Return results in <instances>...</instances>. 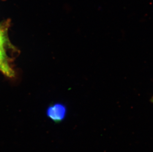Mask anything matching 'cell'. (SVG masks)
<instances>
[{
  "label": "cell",
  "mask_w": 153,
  "mask_h": 152,
  "mask_svg": "<svg viewBox=\"0 0 153 152\" xmlns=\"http://www.w3.org/2000/svg\"><path fill=\"white\" fill-rule=\"evenodd\" d=\"M67 108L61 103H56L49 107L47 114L48 117L56 123H59L65 119L67 115Z\"/></svg>",
  "instance_id": "cell-1"
},
{
  "label": "cell",
  "mask_w": 153,
  "mask_h": 152,
  "mask_svg": "<svg viewBox=\"0 0 153 152\" xmlns=\"http://www.w3.org/2000/svg\"><path fill=\"white\" fill-rule=\"evenodd\" d=\"M0 71L8 77L15 76V72L9 65L4 49H0Z\"/></svg>",
  "instance_id": "cell-2"
},
{
  "label": "cell",
  "mask_w": 153,
  "mask_h": 152,
  "mask_svg": "<svg viewBox=\"0 0 153 152\" xmlns=\"http://www.w3.org/2000/svg\"><path fill=\"white\" fill-rule=\"evenodd\" d=\"M6 41V33L4 28L0 26V49L4 50V46Z\"/></svg>",
  "instance_id": "cell-3"
},
{
  "label": "cell",
  "mask_w": 153,
  "mask_h": 152,
  "mask_svg": "<svg viewBox=\"0 0 153 152\" xmlns=\"http://www.w3.org/2000/svg\"><path fill=\"white\" fill-rule=\"evenodd\" d=\"M151 101L152 103H153V97H152V98H151Z\"/></svg>",
  "instance_id": "cell-4"
}]
</instances>
